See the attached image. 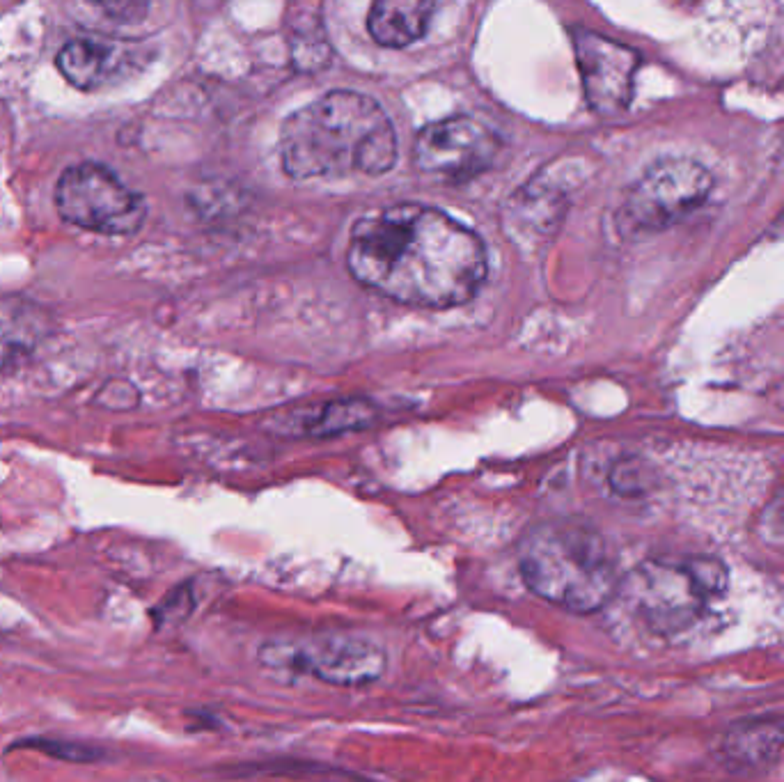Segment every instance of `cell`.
Instances as JSON below:
<instances>
[{"instance_id": "cell-12", "label": "cell", "mask_w": 784, "mask_h": 782, "mask_svg": "<svg viewBox=\"0 0 784 782\" xmlns=\"http://www.w3.org/2000/svg\"><path fill=\"white\" fill-rule=\"evenodd\" d=\"M436 5L429 0H379L367 19V30L376 44L404 49L427 33Z\"/></svg>"}, {"instance_id": "cell-7", "label": "cell", "mask_w": 784, "mask_h": 782, "mask_svg": "<svg viewBox=\"0 0 784 782\" xmlns=\"http://www.w3.org/2000/svg\"><path fill=\"white\" fill-rule=\"evenodd\" d=\"M53 200L62 221L104 237H131L147 218L143 195L97 161L76 163L62 172Z\"/></svg>"}, {"instance_id": "cell-11", "label": "cell", "mask_w": 784, "mask_h": 782, "mask_svg": "<svg viewBox=\"0 0 784 782\" xmlns=\"http://www.w3.org/2000/svg\"><path fill=\"white\" fill-rule=\"evenodd\" d=\"M723 755L734 769H771L784 757V721L734 725L723 739Z\"/></svg>"}, {"instance_id": "cell-16", "label": "cell", "mask_w": 784, "mask_h": 782, "mask_svg": "<svg viewBox=\"0 0 784 782\" xmlns=\"http://www.w3.org/2000/svg\"><path fill=\"white\" fill-rule=\"evenodd\" d=\"M652 484V473L645 464L635 459H624L613 468L610 473V487H613L619 496H640L645 494Z\"/></svg>"}, {"instance_id": "cell-6", "label": "cell", "mask_w": 784, "mask_h": 782, "mask_svg": "<svg viewBox=\"0 0 784 782\" xmlns=\"http://www.w3.org/2000/svg\"><path fill=\"white\" fill-rule=\"evenodd\" d=\"M711 172L693 159L670 156L642 172L617 209V228L626 237H647L684 221L709 200Z\"/></svg>"}, {"instance_id": "cell-13", "label": "cell", "mask_w": 784, "mask_h": 782, "mask_svg": "<svg viewBox=\"0 0 784 782\" xmlns=\"http://www.w3.org/2000/svg\"><path fill=\"white\" fill-rule=\"evenodd\" d=\"M49 333L46 315L17 296L0 299V372L17 365Z\"/></svg>"}, {"instance_id": "cell-5", "label": "cell", "mask_w": 784, "mask_h": 782, "mask_svg": "<svg viewBox=\"0 0 784 782\" xmlns=\"http://www.w3.org/2000/svg\"><path fill=\"white\" fill-rule=\"evenodd\" d=\"M260 666L285 675H308L331 686H365L388 670L381 645L351 633L310 638H271L257 649Z\"/></svg>"}, {"instance_id": "cell-2", "label": "cell", "mask_w": 784, "mask_h": 782, "mask_svg": "<svg viewBox=\"0 0 784 782\" xmlns=\"http://www.w3.org/2000/svg\"><path fill=\"white\" fill-rule=\"evenodd\" d=\"M280 163L292 179L379 177L395 168L397 134L383 106L354 90H331L282 122Z\"/></svg>"}, {"instance_id": "cell-10", "label": "cell", "mask_w": 784, "mask_h": 782, "mask_svg": "<svg viewBox=\"0 0 784 782\" xmlns=\"http://www.w3.org/2000/svg\"><path fill=\"white\" fill-rule=\"evenodd\" d=\"M124 60H127V51L120 44L108 42V39L78 37L69 39L58 51L56 65L62 78L76 90L94 92L122 72Z\"/></svg>"}, {"instance_id": "cell-3", "label": "cell", "mask_w": 784, "mask_h": 782, "mask_svg": "<svg viewBox=\"0 0 784 782\" xmlns=\"http://www.w3.org/2000/svg\"><path fill=\"white\" fill-rule=\"evenodd\" d=\"M523 583L548 604L569 613H597L622 588L606 539L571 521H544L519 542Z\"/></svg>"}, {"instance_id": "cell-4", "label": "cell", "mask_w": 784, "mask_h": 782, "mask_svg": "<svg viewBox=\"0 0 784 782\" xmlns=\"http://www.w3.org/2000/svg\"><path fill=\"white\" fill-rule=\"evenodd\" d=\"M727 567L711 555H658L622 578L633 611L663 636L691 629L725 597Z\"/></svg>"}, {"instance_id": "cell-1", "label": "cell", "mask_w": 784, "mask_h": 782, "mask_svg": "<svg viewBox=\"0 0 784 782\" xmlns=\"http://www.w3.org/2000/svg\"><path fill=\"white\" fill-rule=\"evenodd\" d=\"M347 264L360 285L415 308L464 306L486 280L480 237L420 202H399L358 218Z\"/></svg>"}, {"instance_id": "cell-9", "label": "cell", "mask_w": 784, "mask_h": 782, "mask_svg": "<svg viewBox=\"0 0 784 782\" xmlns=\"http://www.w3.org/2000/svg\"><path fill=\"white\" fill-rule=\"evenodd\" d=\"M574 51L585 99L592 111L599 115L626 111L640 67L638 51L585 28L574 30Z\"/></svg>"}, {"instance_id": "cell-14", "label": "cell", "mask_w": 784, "mask_h": 782, "mask_svg": "<svg viewBox=\"0 0 784 782\" xmlns=\"http://www.w3.org/2000/svg\"><path fill=\"white\" fill-rule=\"evenodd\" d=\"M374 420V409L363 400H340L321 406L310 418H301V434L333 436L351 429L367 427Z\"/></svg>"}, {"instance_id": "cell-8", "label": "cell", "mask_w": 784, "mask_h": 782, "mask_svg": "<svg viewBox=\"0 0 784 782\" xmlns=\"http://www.w3.org/2000/svg\"><path fill=\"white\" fill-rule=\"evenodd\" d=\"M500 138L468 115L429 122L413 143V163L420 172L443 182H468L493 166Z\"/></svg>"}, {"instance_id": "cell-15", "label": "cell", "mask_w": 784, "mask_h": 782, "mask_svg": "<svg viewBox=\"0 0 784 782\" xmlns=\"http://www.w3.org/2000/svg\"><path fill=\"white\" fill-rule=\"evenodd\" d=\"M14 748H30V750H37V753H42V755L56 757V760L76 762V764L94 762L101 757L99 748L76 744V741H65V739H44V737L23 739V741H17Z\"/></svg>"}]
</instances>
